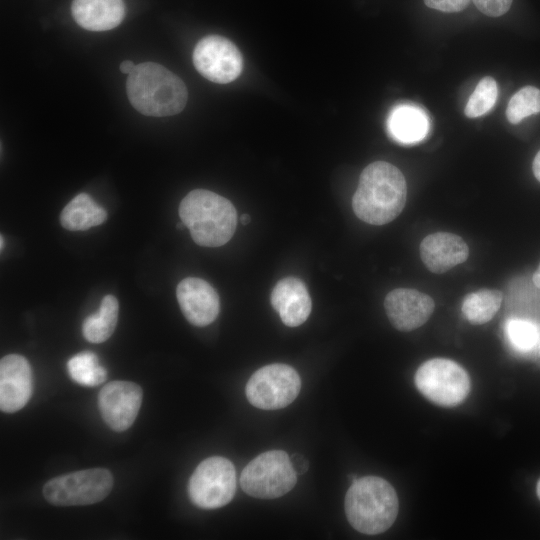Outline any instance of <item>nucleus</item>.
<instances>
[{"instance_id": "nucleus-1", "label": "nucleus", "mask_w": 540, "mask_h": 540, "mask_svg": "<svg viewBox=\"0 0 540 540\" xmlns=\"http://www.w3.org/2000/svg\"><path fill=\"white\" fill-rule=\"evenodd\" d=\"M407 185L402 172L385 161H376L364 168L352 198L355 215L372 225L393 221L403 210Z\"/></svg>"}, {"instance_id": "nucleus-2", "label": "nucleus", "mask_w": 540, "mask_h": 540, "mask_svg": "<svg viewBox=\"0 0 540 540\" xmlns=\"http://www.w3.org/2000/svg\"><path fill=\"white\" fill-rule=\"evenodd\" d=\"M126 91L131 105L146 116L163 117L181 112L188 99L184 82L154 62L135 65L128 74Z\"/></svg>"}, {"instance_id": "nucleus-3", "label": "nucleus", "mask_w": 540, "mask_h": 540, "mask_svg": "<svg viewBox=\"0 0 540 540\" xmlns=\"http://www.w3.org/2000/svg\"><path fill=\"white\" fill-rule=\"evenodd\" d=\"M179 216L195 243L218 247L227 243L237 226V212L225 197L209 190L189 192L179 205Z\"/></svg>"}, {"instance_id": "nucleus-4", "label": "nucleus", "mask_w": 540, "mask_h": 540, "mask_svg": "<svg viewBox=\"0 0 540 540\" xmlns=\"http://www.w3.org/2000/svg\"><path fill=\"white\" fill-rule=\"evenodd\" d=\"M345 513L357 531L375 535L386 531L398 514V497L392 485L377 476L355 479L345 496Z\"/></svg>"}, {"instance_id": "nucleus-5", "label": "nucleus", "mask_w": 540, "mask_h": 540, "mask_svg": "<svg viewBox=\"0 0 540 540\" xmlns=\"http://www.w3.org/2000/svg\"><path fill=\"white\" fill-rule=\"evenodd\" d=\"M297 473L283 450L266 451L251 460L240 475V485L248 495L273 499L293 489Z\"/></svg>"}, {"instance_id": "nucleus-6", "label": "nucleus", "mask_w": 540, "mask_h": 540, "mask_svg": "<svg viewBox=\"0 0 540 540\" xmlns=\"http://www.w3.org/2000/svg\"><path fill=\"white\" fill-rule=\"evenodd\" d=\"M415 384L425 398L442 407L459 405L470 391V378L465 369L445 358L424 362L416 371Z\"/></svg>"}, {"instance_id": "nucleus-7", "label": "nucleus", "mask_w": 540, "mask_h": 540, "mask_svg": "<svg viewBox=\"0 0 540 540\" xmlns=\"http://www.w3.org/2000/svg\"><path fill=\"white\" fill-rule=\"evenodd\" d=\"M112 487L109 470L92 468L50 479L43 487V495L56 506L90 505L107 497Z\"/></svg>"}, {"instance_id": "nucleus-8", "label": "nucleus", "mask_w": 540, "mask_h": 540, "mask_svg": "<svg viewBox=\"0 0 540 540\" xmlns=\"http://www.w3.org/2000/svg\"><path fill=\"white\" fill-rule=\"evenodd\" d=\"M236 471L230 460L212 456L194 470L188 484L192 503L203 509H216L228 504L236 492Z\"/></svg>"}, {"instance_id": "nucleus-9", "label": "nucleus", "mask_w": 540, "mask_h": 540, "mask_svg": "<svg viewBox=\"0 0 540 540\" xmlns=\"http://www.w3.org/2000/svg\"><path fill=\"white\" fill-rule=\"evenodd\" d=\"M301 389L297 371L282 363L266 365L255 371L246 385V397L256 408L281 409L291 404Z\"/></svg>"}, {"instance_id": "nucleus-10", "label": "nucleus", "mask_w": 540, "mask_h": 540, "mask_svg": "<svg viewBox=\"0 0 540 540\" xmlns=\"http://www.w3.org/2000/svg\"><path fill=\"white\" fill-rule=\"evenodd\" d=\"M193 64L206 79L226 84L234 81L243 69V58L236 45L219 35L202 38L193 51Z\"/></svg>"}, {"instance_id": "nucleus-11", "label": "nucleus", "mask_w": 540, "mask_h": 540, "mask_svg": "<svg viewBox=\"0 0 540 540\" xmlns=\"http://www.w3.org/2000/svg\"><path fill=\"white\" fill-rule=\"evenodd\" d=\"M139 385L129 381H111L98 394V406L105 423L114 431L127 430L135 421L142 403Z\"/></svg>"}, {"instance_id": "nucleus-12", "label": "nucleus", "mask_w": 540, "mask_h": 540, "mask_svg": "<svg viewBox=\"0 0 540 540\" xmlns=\"http://www.w3.org/2000/svg\"><path fill=\"white\" fill-rule=\"evenodd\" d=\"M384 307L391 324L397 330L409 332L427 322L435 304L425 293L410 288H397L386 295Z\"/></svg>"}, {"instance_id": "nucleus-13", "label": "nucleus", "mask_w": 540, "mask_h": 540, "mask_svg": "<svg viewBox=\"0 0 540 540\" xmlns=\"http://www.w3.org/2000/svg\"><path fill=\"white\" fill-rule=\"evenodd\" d=\"M176 296L183 315L195 326L209 325L219 314V296L203 279L195 277L183 279L177 286Z\"/></svg>"}, {"instance_id": "nucleus-14", "label": "nucleus", "mask_w": 540, "mask_h": 540, "mask_svg": "<svg viewBox=\"0 0 540 540\" xmlns=\"http://www.w3.org/2000/svg\"><path fill=\"white\" fill-rule=\"evenodd\" d=\"M32 394V371L25 357L9 354L0 361V408L13 413L22 409Z\"/></svg>"}, {"instance_id": "nucleus-15", "label": "nucleus", "mask_w": 540, "mask_h": 540, "mask_svg": "<svg viewBox=\"0 0 540 540\" xmlns=\"http://www.w3.org/2000/svg\"><path fill=\"white\" fill-rule=\"evenodd\" d=\"M420 256L429 271L441 274L466 261L469 248L456 234L436 232L422 240Z\"/></svg>"}, {"instance_id": "nucleus-16", "label": "nucleus", "mask_w": 540, "mask_h": 540, "mask_svg": "<svg viewBox=\"0 0 540 540\" xmlns=\"http://www.w3.org/2000/svg\"><path fill=\"white\" fill-rule=\"evenodd\" d=\"M270 302L288 327L303 324L312 308L306 285L296 277H286L278 281L271 292Z\"/></svg>"}, {"instance_id": "nucleus-17", "label": "nucleus", "mask_w": 540, "mask_h": 540, "mask_svg": "<svg viewBox=\"0 0 540 540\" xmlns=\"http://www.w3.org/2000/svg\"><path fill=\"white\" fill-rule=\"evenodd\" d=\"M71 13L76 23L89 31H107L125 17L123 0H73Z\"/></svg>"}, {"instance_id": "nucleus-18", "label": "nucleus", "mask_w": 540, "mask_h": 540, "mask_svg": "<svg viewBox=\"0 0 540 540\" xmlns=\"http://www.w3.org/2000/svg\"><path fill=\"white\" fill-rule=\"evenodd\" d=\"M387 128L395 141L413 144L426 136L429 121L422 109L411 105H399L391 110Z\"/></svg>"}, {"instance_id": "nucleus-19", "label": "nucleus", "mask_w": 540, "mask_h": 540, "mask_svg": "<svg viewBox=\"0 0 540 540\" xmlns=\"http://www.w3.org/2000/svg\"><path fill=\"white\" fill-rule=\"evenodd\" d=\"M106 218L105 209L86 193L75 196L60 214L62 226L71 231H82L98 226Z\"/></svg>"}, {"instance_id": "nucleus-20", "label": "nucleus", "mask_w": 540, "mask_h": 540, "mask_svg": "<svg viewBox=\"0 0 540 540\" xmlns=\"http://www.w3.org/2000/svg\"><path fill=\"white\" fill-rule=\"evenodd\" d=\"M118 301L113 295H106L99 311L88 316L82 326L84 338L92 343H102L110 338L118 318Z\"/></svg>"}, {"instance_id": "nucleus-21", "label": "nucleus", "mask_w": 540, "mask_h": 540, "mask_svg": "<svg viewBox=\"0 0 540 540\" xmlns=\"http://www.w3.org/2000/svg\"><path fill=\"white\" fill-rule=\"evenodd\" d=\"M502 298V292L495 289L471 292L463 299L462 313L471 324L487 323L499 310Z\"/></svg>"}, {"instance_id": "nucleus-22", "label": "nucleus", "mask_w": 540, "mask_h": 540, "mask_svg": "<svg viewBox=\"0 0 540 540\" xmlns=\"http://www.w3.org/2000/svg\"><path fill=\"white\" fill-rule=\"evenodd\" d=\"M70 377L83 386H97L107 377L106 369L100 365L98 357L89 351L80 352L67 362Z\"/></svg>"}, {"instance_id": "nucleus-23", "label": "nucleus", "mask_w": 540, "mask_h": 540, "mask_svg": "<svg viewBox=\"0 0 540 540\" xmlns=\"http://www.w3.org/2000/svg\"><path fill=\"white\" fill-rule=\"evenodd\" d=\"M540 112V90L534 86H525L510 99L506 117L512 124L519 123L525 117Z\"/></svg>"}, {"instance_id": "nucleus-24", "label": "nucleus", "mask_w": 540, "mask_h": 540, "mask_svg": "<svg viewBox=\"0 0 540 540\" xmlns=\"http://www.w3.org/2000/svg\"><path fill=\"white\" fill-rule=\"evenodd\" d=\"M505 333L511 346L520 352L531 351L539 340L538 327L527 319H509L505 324Z\"/></svg>"}, {"instance_id": "nucleus-25", "label": "nucleus", "mask_w": 540, "mask_h": 540, "mask_svg": "<svg viewBox=\"0 0 540 540\" xmlns=\"http://www.w3.org/2000/svg\"><path fill=\"white\" fill-rule=\"evenodd\" d=\"M497 94L496 81L490 76L482 78L466 104L465 115L469 118L484 115L494 106Z\"/></svg>"}, {"instance_id": "nucleus-26", "label": "nucleus", "mask_w": 540, "mask_h": 540, "mask_svg": "<svg viewBox=\"0 0 540 540\" xmlns=\"http://www.w3.org/2000/svg\"><path fill=\"white\" fill-rule=\"evenodd\" d=\"M483 14L498 17L505 14L511 7L513 0H472Z\"/></svg>"}, {"instance_id": "nucleus-27", "label": "nucleus", "mask_w": 540, "mask_h": 540, "mask_svg": "<svg viewBox=\"0 0 540 540\" xmlns=\"http://www.w3.org/2000/svg\"><path fill=\"white\" fill-rule=\"evenodd\" d=\"M470 0H424L426 6L442 12L452 13L465 9Z\"/></svg>"}, {"instance_id": "nucleus-28", "label": "nucleus", "mask_w": 540, "mask_h": 540, "mask_svg": "<svg viewBox=\"0 0 540 540\" xmlns=\"http://www.w3.org/2000/svg\"><path fill=\"white\" fill-rule=\"evenodd\" d=\"M291 461L297 474H304L307 471L308 461L302 455H293Z\"/></svg>"}, {"instance_id": "nucleus-29", "label": "nucleus", "mask_w": 540, "mask_h": 540, "mask_svg": "<svg viewBox=\"0 0 540 540\" xmlns=\"http://www.w3.org/2000/svg\"><path fill=\"white\" fill-rule=\"evenodd\" d=\"M532 169H533L534 176L540 182V151L536 154L533 160Z\"/></svg>"}, {"instance_id": "nucleus-30", "label": "nucleus", "mask_w": 540, "mask_h": 540, "mask_svg": "<svg viewBox=\"0 0 540 540\" xmlns=\"http://www.w3.org/2000/svg\"><path fill=\"white\" fill-rule=\"evenodd\" d=\"M135 67V64L130 60H124L120 64V71L124 74H129Z\"/></svg>"}, {"instance_id": "nucleus-31", "label": "nucleus", "mask_w": 540, "mask_h": 540, "mask_svg": "<svg viewBox=\"0 0 540 540\" xmlns=\"http://www.w3.org/2000/svg\"><path fill=\"white\" fill-rule=\"evenodd\" d=\"M532 278H533V283L535 284V286L540 289V263H539L536 271L534 272Z\"/></svg>"}, {"instance_id": "nucleus-32", "label": "nucleus", "mask_w": 540, "mask_h": 540, "mask_svg": "<svg viewBox=\"0 0 540 540\" xmlns=\"http://www.w3.org/2000/svg\"><path fill=\"white\" fill-rule=\"evenodd\" d=\"M240 222L245 225V224H248L250 222V216L248 214H243L241 217H240Z\"/></svg>"}, {"instance_id": "nucleus-33", "label": "nucleus", "mask_w": 540, "mask_h": 540, "mask_svg": "<svg viewBox=\"0 0 540 540\" xmlns=\"http://www.w3.org/2000/svg\"><path fill=\"white\" fill-rule=\"evenodd\" d=\"M536 491H537V496H538V498L540 500V479H539V481L537 483Z\"/></svg>"}, {"instance_id": "nucleus-34", "label": "nucleus", "mask_w": 540, "mask_h": 540, "mask_svg": "<svg viewBox=\"0 0 540 540\" xmlns=\"http://www.w3.org/2000/svg\"><path fill=\"white\" fill-rule=\"evenodd\" d=\"M0 240H1L0 247H1V249H3V236H1V239H0Z\"/></svg>"}]
</instances>
